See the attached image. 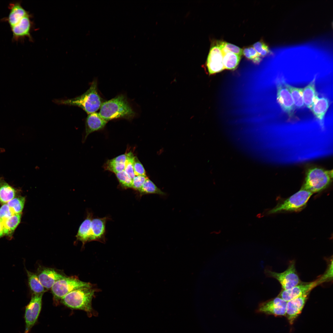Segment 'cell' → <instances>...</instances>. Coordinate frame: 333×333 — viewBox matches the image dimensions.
<instances>
[{
    "mask_svg": "<svg viewBox=\"0 0 333 333\" xmlns=\"http://www.w3.org/2000/svg\"><path fill=\"white\" fill-rule=\"evenodd\" d=\"M99 109V113L107 122L119 118L131 119L136 114L126 97L123 94L103 102Z\"/></svg>",
    "mask_w": 333,
    "mask_h": 333,
    "instance_id": "1",
    "label": "cell"
},
{
    "mask_svg": "<svg viewBox=\"0 0 333 333\" xmlns=\"http://www.w3.org/2000/svg\"><path fill=\"white\" fill-rule=\"evenodd\" d=\"M54 102L59 105L78 107L88 114L96 112L103 102L98 92L96 80H93L88 89L82 94L71 99L55 100Z\"/></svg>",
    "mask_w": 333,
    "mask_h": 333,
    "instance_id": "2",
    "label": "cell"
},
{
    "mask_svg": "<svg viewBox=\"0 0 333 333\" xmlns=\"http://www.w3.org/2000/svg\"><path fill=\"white\" fill-rule=\"evenodd\" d=\"M99 290L94 284L74 290L67 294L60 302L70 308L86 312L89 315L93 312L92 302Z\"/></svg>",
    "mask_w": 333,
    "mask_h": 333,
    "instance_id": "3",
    "label": "cell"
},
{
    "mask_svg": "<svg viewBox=\"0 0 333 333\" xmlns=\"http://www.w3.org/2000/svg\"><path fill=\"white\" fill-rule=\"evenodd\" d=\"M332 178V171L318 167L310 168L306 172L301 189L312 193L319 192L328 187Z\"/></svg>",
    "mask_w": 333,
    "mask_h": 333,
    "instance_id": "4",
    "label": "cell"
},
{
    "mask_svg": "<svg viewBox=\"0 0 333 333\" xmlns=\"http://www.w3.org/2000/svg\"><path fill=\"white\" fill-rule=\"evenodd\" d=\"M313 193L301 189L275 207L268 211L267 215L283 212L297 211L303 208Z\"/></svg>",
    "mask_w": 333,
    "mask_h": 333,
    "instance_id": "5",
    "label": "cell"
},
{
    "mask_svg": "<svg viewBox=\"0 0 333 333\" xmlns=\"http://www.w3.org/2000/svg\"><path fill=\"white\" fill-rule=\"evenodd\" d=\"M89 282L80 281L76 277H65L57 280L51 290L54 300L56 303L70 292L81 288L91 285Z\"/></svg>",
    "mask_w": 333,
    "mask_h": 333,
    "instance_id": "6",
    "label": "cell"
},
{
    "mask_svg": "<svg viewBox=\"0 0 333 333\" xmlns=\"http://www.w3.org/2000/svg\"><path fill=\"white\" fill-rule=\"evenodd\" d=\"M265 272L268 276L276 279L279 282L282 290L290 289L300 283L294 261L290 262L288 268L283 272L277 273L269 270H266Z\"/></svg>",
    "mask_w": 333,
    "mask_h": 333,
    "instance_id": "7",
    "label": "cell"
},
{
    "mask_svg": "<svg viewBox=\"0 0 333 333\" xmlns=\"http://www.w3.org/2000/svg\"><path fill=\"white\" fill-rule=\"evenodd\" d=\"M43 294L33 293L29 303L25 307L24 333H28L37 321L41 309Z\"/></svg>",
    "mask_w": 333,
    "mask_h": 333,
    "instance_id": "8",
    "label": "cell"
},
{
    "mask_svg": "<svg viewBox=\"0 0 333 333\" xmlns=\"http://www.w3.org/2000/svg\"><path fill=\"white\" fill-rule=\"evenodd\" d=\"M277 100L282 109L291 118L294 116L295 109L290 92L284 84L278 80L276 83Z\"/></svg>",
    "mask_w": 333,
    "mask_h": 333,
    "instance_id": "9",
    "label": "cell"
},
{
    "mask_svg": "<svg viewBox=\"0 0 333 333\" xmlns=\"http://www.w3.org/2000/svg\"><path fill=\"white\" fill-rule=\"evenodd\" d=\"M287 302L278 296L261 303L257 311L275 316H285Z\"/></svg>",
    "mask_w": 333,
    "mask_h": 333,
    "instance_id": "10",
    "label": "cell"
},
{
    "mask_svg": "<svg viewBox=\"0 0 333 333\" xmlns=\"http://www.w3.org/2000/svg\"><path fill=\"white\" fill-rule=\"evenodd\" d=\"M223 56L219 47L216 44L211 47L206 63L209 75L221 72L224 69Z\"/></svg>",
    "mask_w": 333,
    "mask_h": 333,
    "instance_id": "11",
    "label": "cell"
},
{
    "mask_svg": "<svg viewBox=\"0 0 333 333\" xmlns=\"http://www.w3.org/2000/svg\"><path fill=\"white\" fill-rule=\"evenodd\" d=\"M310 292L287 302L285 316L289 323L292 325L301 313Z\"/></svg>",
    "mask_w": 333,
    "mask_h": 333,
    "instance_id": "12",
    "label": "cell"
},
{
    "mask_svg": "<svg viewBox=\"0 0 333 333\" xmlns=\"http://www.w3.org/2000/svg\"><path fill=\"white\" fill-rule=\"evenodd\" d=\"M321 282L320 280L314 282L299 283L293 288L287 290H282L278 297L288 302L291 299L308 292Z\"/></svg>",
    "mask_w": 333,
    "mask_h": 333,
    "instance_id": "13",
    "label": "cell"
},
{
    "mask_svg": "<svg viewBox=\"0 0 333 333\" xmlns=\"http://www.w3.org/2000/svg\"><path fill=\"white\" fill-rule=\"evenodd\" d=\"M32 27L33 23L29 13L17 24L11 27L13 34L12 40L17 41L27 37L30 41H32L33 39L31 33Z\"/></svg>",
    "mask_w": 333,
    "mask_h": 333,
    "instance_id": "14",
    "label": "cell"
},
{
    "mask_svg": "<svg viewBox=\"0 0 333 333\" xmlns=\"http://www.w3.org/2000/svg\"><path fill=\"white\" fill-rule=\"evenodd\" d=\"M37 275L42 285L48 290L51 289L57 280L65 277L54 269L47 267L38 269Z\"/></svg>",
    "mask_w": 333,
    "mask_h": 333,
    "instance_id": "15",
    "label": "cell"
},
{
    "mask_svg": "<svg viewBox=\"0 0 333 333\" xmlns=\"http://www.w3.org/2000/svg\"><path fill=\"white\" fill-rule=\"evenodd\" d=\"M107 122L102 117L99 113L96 112L88 114L85 121V134L83 142L85 141L91 133L104 128Z\"/></svg>",
    "mask_w": 333,
    "mask_h": 333,
    "instance_id": "16",
    "label": "cell"
},
{
    "mask_svg": "<svg viewBox=\"0 0 333 333\" xmlns=\"http://www.w3.org/2000/svg\"><path fill=\"white\" fill-rule=\"evenodd\" d=\"M109 219L107 216L92 219L90 241L96 240L103 243L105 242L106 224Z\"/></svg>",
    "mask_w": 333,
    "mask_h": 333,
    "instance_id": "17",
    "label": "cell"
},
{
    "mask_svg": "<svg viewBox=\"0 0 333 333\" xmlns=\"http://www.w3.org/2000/svg\"><path fill=\"white\" fill-rule=\"evenodd\" d=\"M10 12L5 20L8 22L10 27L17 24L20 20L29 13L23 8L20 2L10 3L8 7Z\"/></svg>",
    "mask_w": 333,
    "mask_h": 333,
    "instance_id": "18",
    "label": "cell"
},
{
    "mask_svg": "<svg viewBox=\"0 0 333 333\" xmlns=\"http://www.w3.org/2000/svg\"><path fill=\"white\" fill-rule=\"evenodd\" d=\"M329 107L328 99L325 97L317 96L310 109L315 117L323 121Z\"/></svg>",
    "mask_w": 333,
    "mask_h": 333,
    "instance_id": "19",
    "label": "cell"
},
{
    "mask_svg": "<svg viewBox=\"0 0 333 333\" xmlns=\"http://www.w3.org/2000/svg\"><path fill=\"white\" fill-rule=\"evenodd\" d=\"M92 216V213H88L87 218L80 226L76 236L77 239L81 241L83 245H84L87 242L90 241Z\"/></svg>",
    "mask_w": 333,
    "mask_h": 333,
    "instance_id": "20",
    "label": "cell"
},
{
    "mask_svg": "<svg viewBox=\"0 0 333 333\" xmlns=\"http://www.w3.org/2000/svg\"><path fill=\"white\" fill-rule=\"evenodd\" d=\"M316 78L303 88V98L305 106L310 109L312 108L316 98L318 96L315 88Z\"/></svg>",
    "mask_w": 333,
    "mask_h": 333,
    "instance_id": "21",
    "label": "cell"
},
{
    "mask_svg": "<svg viewBox=\"0 0 333 333\" xmlns=\"http://www.w3.org/2000/svg\"><path fill=\"white\" fill-rule=\"evenodd\" d=\"M17 191L5 181L3 177H0V203L7 204L14 198Z\"/></svg>",
    "mask_w": 333,
    "mask_h": 333,
    "instance_id": "22",
    "label": "cell"
},
{
    "mask_svg": "<svg viewBox=\"0 0 333 333\" xmlns=\"http://www.w3.org/2000/svg\"><path fill=\"white\" fill-rule=\"evenodd\" d=\"M22 213L14 214L2 221L4 235L11 237L13 233L20 222Z\"/></svg>",
    "mask_w": 333,
    "mask_h": 333,
    "instance_id": "23",
    "label": "cell"
},
{
    "mask_svg": "<svg viewBox=\"0 0 333 333\" xmlns=\"http://www.w3.org/2000/svg\"><path fill=\"white\" fill-rule=\"evenodd\" d=\"M284 84L290 92L295 108L300 109L303 107L305 105L303 98V88L293 86L285 81Z\"/></svg>",
    "mask_w": 333,
    "mask_h": 333,
    "instance_id": "24",
    "label": "cell"
},
{
    "mask_svg": "<svg viewBox=\"0 0 333 333\" xmlns=\"http://www.w3.org/2000/svg\"><path fill=\"white\" fill-rule=\"evenodd\" d=\"M27 276L28 284L33 293H44L46 289L40 282L37 275L26 269Z\"/></svg>",
    "mask_w": 333,
    "mask_h": 333,
    "instance_id": "25",
    "label": "cell"
},
{
    "mask_svg": "<svg viewBox=\"0 0 333 333\" xmlns=\"http://www.w3.org/2000/svg\"><path fill=\"white\" fill-rule=\"evenodd\" d=\"M140 197L149 194H157L162 196L166 195V193L161 190L151 180L148 178L142 186L138 191Z\"/></svg>",
    "mask_w": 333,
    "mask_h": 333,
    "instance_id": "26",
    "label": "cell"
},
{
    "mask_svg": "<svg viewBox=\"0 0 333 333\" xmlns=\"http://www.w3.org/2000/svg\"><path fill=\"white\" fill-rule=\"evenodd\" d=\"M223 62L224 69L234 70L235 69L241 59V56L228 52L223 55Z\"/></svg>",
    "mask_w": 333,
    "mask_h": 333,
    "instance_id": "27",
    "label": "cell"
},
{
    "mask_svg": "<svg viewBox=\"0 0 333 333\" xmlns=\"http://www.w3.org/2000/svg\"><path fill=\"white\" fill-rule=\"evenodd\" d=\"M25 201V197L20 196L14 198L9 201L7 204L14 214H19L22 213L24 208Z\"/></svg>",
    "mask_w": 333,
    "mask_h": 333,
    "instance_id": "28",
    "label": "cell"
},
{
    "mask_svg": "<svg viewBox=\"0 0 333 333\" xmlns=\"http://www.w3.org/2000/svg\"><path fill=\"white\" fill-rule=\"evenodd\" d=\"M216 45L220 48L222 55L229 52L241 56L243 55L242 49L233 44L225 42H217Z\"/></svg>",
    "mask_w": 333,
    "mask_h": 333,
    "instance_id": "29",
    "label": "cell"
},
{
    "mask_svg": "<svg viewBox=\"0 0 333 333\" xmlns=\"http://www.w3.org/2000/svg\"><path fill=\"white\" fill-rule=\"evenodd\" d=\"M121 187L125 189L132 188V179L124 171L115 174Z\"/></svg>",
    "mask_w": 333,
    "mask_h": 333,
    "instance_id": "30",
    "label": "cell"
},
{
    "mask_svg": "<svg viewBox=\"0 0 333 333\" xmlns=\"http://www.w3.org/2000/svg\"><path fill=\"white\" fill-rule=\"evenodd\" d=\"M242 53L247 59L252 60L255 63L258 64L261 60V56L253 47L244 48Z\"/></svg>",
    "mask_w": 333,
    "mask_h": 333,
    "instance_id": "31",
    "label": "cell"
},
{
    "mask_svg": "<svg viewBox=\"0 0 333 333\" xmlns=\"http://www.w3.org/2000/svg\"><path fill=\"white\" fill-rule=\"evenodd\" d=\"M125 163L112 162L108 160L105 165V170L111 171L115 174L124 171Z\"/></svg>",
    "mask_w": 333,
    "mask_h": 333,
    "instance_id": "32",
    "label": "cell"
},
{
    "mask_svg": "<svg viewBox=\"0 0 333 333\" xmlns=\"http://www.w3.org/2000/svg\"><path fill=\"white\" fill-rule=\"evenodd\" d=\"M127 159L125 163L124 171L133 180L135 176L134 171V162L135 156L131 152L127 153Z\"/></svg>",
    "mask_w": 333,
    "mask_h": 333,
    "instance_id": "33",
    "label": "cell"
},
{
    "mask_svg": "<svg viewBox=\"0 0 333 333\" xmlns=\"http://www.w3.org/2000/svg\"><path fill=\"white\" fill-rule=\"evenodd\" d=\"M253 47L261 56H264L269 52L268 46L261 41H258L254 43Z\"/></svg>",
    "mask_w": 333,
    "mask_h": 333,
    "instance_id": "34",
    "label": "cell"
},
{
    "mask_svg": "<svg viewBox=\"0 0 333 333\" xmlns=\"http://www.w3.org/2000/svg\"><path fill=\"white\" fill-rule=\"evenodd\" d=\"M134 171L135 176L141 175L147 177L144 167L136 156L134 157Z\"/></svg>",
    "mask_w": 333,
    "mask_h": 333,
    "instance_id": "35",
    "label": "cell"
},
{
    "mask_svg": "<svg viewBox=\"0 0 333 333\" xmlns=\"http://www.w3.org/2000/svg\"><path fill=\"white\" fill-rule=\"evenodd\" d=\"M148 178L143 176H135L132 180L131 188L138 191Z\"/></svg>",
    "mask_w": 333,
    "mask_h": 333,
    "instance_id": "36",
    "label": "cell"
},
{
    "mask_svg": "<svg viewBox=\"0 0 333 333\" xmlns=\"http://www.w3.org/2000/svg\"><path fill=\"white\" fill-rule=\"evenodd\" d=\"M14 215L7 204H3L0 208V220L3 221Z\"/></svg>",
    "mask_w": 333,
    "mask_h": 333,
    "instance_id": "37",
    "label": "cell"
},
{
    "mask_svg": "<svg viewBox=\"0 0 333 333\" xmlns=\"http://www.w3.org/2000/svg\"><path fill=\"white\" fill-rule=\"evenodd\" d=\"M127 153H125L118 156L110 159V160L113 162L125 163L127 159Z\"/></svg>",
    "mask_w": 333,
    "mask_h": 333,
    "instance_id": "38",
    "label": "cell"
},
{
    "mask_svg": "<svg viewBox=\"0 0 333 333\" xmlns=\"http://www.w3.org/2000/svg\"><path fill=\"white\" fill-rule=\"evenodd\" d=\"M3 227L2 221L0 220V238L3 236Z\"/></svg>",
    "mask_w": 333,
    "mask_h": 333,
    "instance_id": "39",
    "label": "cell"
},
{
    "mask_svg": "<svg viewBox=\"0 0 333 333\" xmlns=\"http://www.w3.org/2000/svg\"><path fill=\"white\" fill-rule=\"evenodd\" d=\"M5 151L4 149L0 147V153H2Z\"/></svg>",
    "mask_w": 333,
    "mask_h": 333,
    "instance_id": "40",
    "label": "cell"
}]
</instances>
